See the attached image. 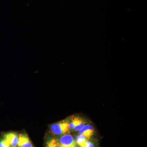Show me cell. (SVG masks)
<instances>
[{
  "mask_svg": "<svg viewBox=\"0 0 147 147\" xmlns=\"http://www.w3.org/2000/svg\"><path fill=\"white\" fill-rule=\"evenodd\" d=\"M69 123L67 121H63L58 123L52 125L50 127L51 131L54 134L61 135L65 134L68 131Z\"/></svg>",
  "mask_w": 147,
  "mask_h": 147,
  "instance_id": "1",
  "label": "cell"
},
{
  "mask_svg": "<svg viewBox=\"0 0 147 147\" xmlns=\"http://www.w3.org/2000/svg\"><path fill=\"white\" fill-rule=\"evenodd\" d=\"M61 147H76V142L70 134H65L60 139Z\"/></svg>",
  "mask_w": 147,
  "mask_h": 147,
  "instance_id": "2",
  "label": "cell"
},
{
  "mask_svg": "<svg viewBox=\"0 0 147 147\" xmlns=\"http://www.w3.org/2000/svg\"><path fill=\"white\" fill-rule=\"evenodd\" d=\"M5 138L11 146L15 147L18 144V136L16 133L10 132L4 135Z\"/></svg>",
  "mask_w": 147,
  "mask_h": 147,
  "instance_id": "3",
  "label": "cell"
},
{
  "mask_svg": "<svg viewBox=\"0 0 147 147\" xmlns=\"http://www.w3.org/2000/svg\"><path fill=\"white\" fill-rule=\"evenodd\" d=\"M85 123L84 122L78 118H74L72 119L71 122L69 125V129H74L75 131H78L83 128L85 126Z\"/></svg>",
  "mask_w": 147,
  "mask_h": 147,
  "instance_id": "4",
  "label": "cell"
},
{
  "mask_svg": "<svg viewBox=\"0 0 147 147\" xmlns=\"http://www.w3.org/2000/svg\"><path fill=\"white\" fill-rule=\"evenodd\" d=\"M18 145L19 147H33L29 137L25 134H20L19 135Z\"/></svg>",
  "mask_w": 147,
  "mask_h": 147,
  "instance_id": "5",
  "label": "cell"
},
{
  "mask_svg": "<svg viewBox=\"0 0 147 147\" xmlns=\"http://www.w3.org/2000/svg\"><path fill=\"white\" fill-rule=\"evenodd\" d=\"M80 134H83L89 139L93 134V127L89 125H86L79 130Z\"/></svg>",
  "mask_w": 147,
  "mask_h": 147,
  "instance_id": "6",
  "label": "cell"
},
{
  "mask_svg": "<svg viewBox=\"0 0 147 147\" xmlns=\"http://www.w3.org/2000/svg\"><path fill=\"white\" fill-rule=\"evenodd\" d=\"M89 139L83 134H81L78 135L76 137V144L79 145L80 147L85 144L87 141H88Z\"/></svg>",
  "mask_w": 147,
  "mask_h": 147,
  "instance_id": "7",
  "label": "cell"
},
{
  "mask_svg": "<svg viewBox=\"0 0 147 147\" xmlns=\"http://www.w3.org/2000/svg\"><path fill=\"white\" fill-rule=\"evenodd\" d=\"M46 147H61L59 142L55 139H52L47 141Z\"/></svg>",
  "mask_w": 147,
  "mask_h": 147,
  "instance_id": "8",
  "label": "cell"
},
{
  "mask_svg": "<svg viewBox=\"0 0 147 147\" xmlns=\"http://www.w3.org/2000/svg\"><path fill=\"white\" fill-rule=\"evenodd\" d=\"M0 147H11L9 143L4 138L0 140Z\"/></svg>",
  "mask_w": 147,
  "mask_h": 147,
  "instance_id": "9",
  "label": "cell"
},
{
  "mask_svg": "<svg viewBox=\"0 0 147 147\" xmlns=\"http://www.w3.org/2000/svg\"><path fill=\"white\" fill-rule=\"evenodd\" d=\"M81 147H94V146L89 141H87Z\"/></svg>",
  "mask_w": 147,
  "mask_h": 147,
  "instance_id": "10",
  "label": "cell"
},
{
  "mask_svg": "<svg viewBox=\"0 0 147 147\" xmlns=\"http://www.w3.org/2000/svg\"><path fill=\"white\" fill-rule=\"evenodd\" d=\"M16 147V146H15V147Z\"/></svg>",
  "mask_w": 147,
  "mask_h": 147,
  "instance_id": "11",
  "label": "cell"
}]
</instances>
